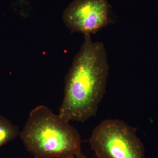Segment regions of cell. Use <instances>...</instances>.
Masks as SVG:
<instances>
[{
	"instance_id": "5",
	"label": "cell",
	"mask_w": 158,
	"mask_h": 158,
	"mask_svg": "<svg viewBox=\"0 0 158 158\" xmlns=\"http://www.w3.org/2000/svg\"><path fill=\"white\" fill-rule=\"evenodd\" d=\"M18 127L10 120L0 116V148L19 135Z\"/></svg>"
},
{
	"instance_id": "2",
	"label": "cell",
	"mask_w": 158,
	"mask_h": 158,
	"mask_svg": "<svg viewBox=\"0 0 158 158\" xmlns=\"http://www.w3.org/2000/svg\"><path fill=\"white\" fill-rule=\"evenodd\" d=\"M69 122L47 107L38 106L30 113L20 138L35 157L72 158L81 152V141Z\"/></svg>"
},
{
	"instance_id": "1",
	"label": "cell",
	"mask_w": 158,
	"mask_h": 158,
	"mask_svg": "<svg viewBox=\"0 0 158 158\" xmlns=\"http://www.w3.org/2000/svg\"><path fill=\"white\" fill-rule=\"evenodd\" d=\"M109 65L103 43L85 35L65 79L59 116L69 122L84 123L95 116L106 93Z\"/></svg>"
},
{
	"instance_id": "3",
	"label": "cell",
	"mask_w": 158,
	"mask_h": 158,
	"mask_svg": "<svg viewBox=\"0 0 158 158\" xmlns=\"http://www.w3.org/2000/svg\"><path fill=\"white\" fill-rule=\"evenodd\" d=\"M89 142L97 158H145L135 131L120 119L102 121L92 131Z\"/></svg>"
},
{
	"instance_id": "4",
	"label": "cell",
	"mask_w": 158,
	"mask_h": 158,
	"mask_svg": "<svg viewBox=\"0 0 158 158\" xmlns=\"http://www.w3.org/2000/svg\"><path fill=\"white\" fill-rule=\"evenodd\" d=\"M108 0H74L64 10L62 19L73 32L95 34L110 22Z\"/></svg>"
},
{
	"instance_id": "7",
	"label": "cell",
	"mask_w": 158,
	"mask_h": 158,
	"mask_svg": "<svg viewBox=\"0 0 158 158\" xmlns=\"http://www.w3.org/2000/svg\"><path fill=\"white\" fill-rule=\"evenodd\" d=\"M34 158H37V157H34Z\"/></svg>"
},
{
	"instance_id": "6",
	"label": "cell",
	"mask_w": 158,
	"mask_h": 158,
	"mask_svg": "<svg viewBox=\"0 0 158 158\" xmlns=\"http://www.w3.org/2000/svg\"><path fill=\"white\" fill-rule=\"evenodd\" d=\"M72 158H88L86 156H85V155L83 154L82 153V152L78 154L76 156H75L73 157Z\"/></svg>"
}]
</instances>
